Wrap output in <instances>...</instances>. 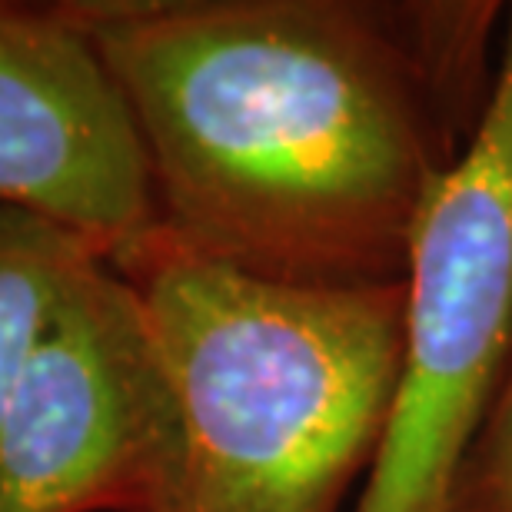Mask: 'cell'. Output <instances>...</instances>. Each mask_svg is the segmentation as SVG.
Here are the masks:
<instances>
[{
    "label": "cell",
    "instance_id": "52a82bcc",
    "mask_svg": "<svg viewBox=\"0 0 512 512\" xmlns=\"http://www.w3.org/2000/svg\"><path fill=\"white\" fill-rule=\"evenodd\" d=\"M449 512H512V343L483 426L459 469Z\"/></svg>",
    "mask_w": 512,
    "mask_h": 512
},
{
    "label": "cell",
    "instance_id": "8992f818",
    "mask_svg": "<svg viewBox=\"0 0 512 512\" xmlns=\"http://www.w3.org/2000/svg\"><path fill=\"white\" fill-rule=\"evenodd\" d=\"M87 250L97 247L37 213L0 203V426L47 306Z\"/></svg>",
    "mask_w": 512,
    "mask_h": 512
},
{
    "label": "cell",
    "instance_id": "7a4b0ae2",
    "mask_svg": "<svg viewBox=\"0 0 512 512\" xmlns=\"http://www.w3.org/2000/svg\"><path fill=\"white\" fill-rule=\"evenodd\" d=\"M147 306L173 393L153 512H350L406 350V283L296 286L163 230L110 256Z\"/></svg>",
    "mask_w": 512,
    "mask_h": 512
},
{
    "label": "cell",
    "instance_id": "ba28073f",
    "mask_svg": "<svg viewBox=\"0 0 512 512\" xmlns=\"http://www.w3.org/2000/svg\"><path fill=\"white\" fill-rule=\"evenodd\" d=\"M509 24H512V7H509Z\"/></svg>",
    "mask_w": 512,
    "mask_h": 512
},
{
    "label": "cell",
    "instance_id": "277c9868",
    "mask_svg": "<svg viewBox=\"0 0 512 512\" xmlns=\"http://www.w3.org/2000/svg\"><path fill=\"white\" fill-rule=\"evenodd\" d=\"M173 393L147 306L107 253L60 280L0 426V512H153Z\"/></svg>",
    "mask_w": 512,
    "mask_h": 512
},
{
    "label": "cell",
    "instance_id": "5b68a950",
    "mask_svg": "<svg viewBox=\"0 0 512 512\" xmlns=\"http://www.w3.org/2000/svg\"><path fill=\"white\" fill-rule=\"evenodd\" d=\"M0 203L107 256L157 230L137 127L67 0H0Z\"/></svg>",
    "mask_w": 512,
    "mask_h": 512
},
{
    "label": "cell",
    "instance_id": "3957f363",
    "mask_svg": "<svg viewBox=\"0 0 512 512\" xmlns=\"http://www.w3.org/2000/svg\"><path fill=\"white\" fill-rule=\"evenodd\" d=\"M512 343V24L473 147L419 223L406 350L350 512H449Z\"/></svg>",
    "mask_w": 512,
    "mask_h": 512
},
{
    "label": "cell",
    "instance_id": "6da1fadb",
    "mask_svg": "<svg viewBox=\"0 0 512 512\" xmlns=\"http://www.w3.org/2000/svg\"><path fill=\"white\" fill-rule=\"evenodd\" d=\"M147 157L157 230L296 286L406 283L493 100V0H67Z\"/></svg>",
    "mask_w": 512,
    "mask_h": 512
}]
</instances>
